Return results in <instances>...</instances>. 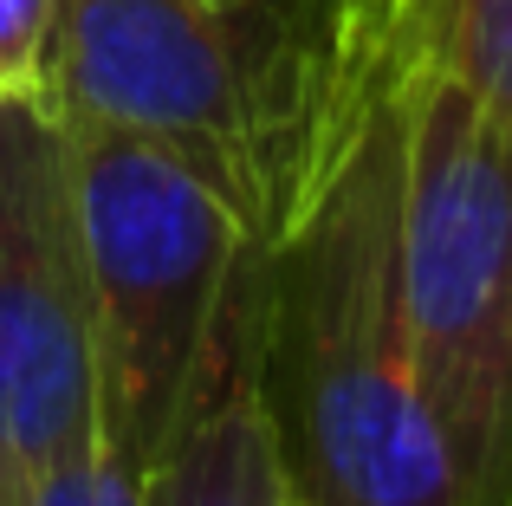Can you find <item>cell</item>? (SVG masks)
<instances>
[{
    "mask_svg": "<svg viewBox=\"0 0 512 506\" xmlns=\"http://www.w3.org/2000/svg\"><path fill=\"white\" fill-rule=\"evenodd\" d=\"M370 0H65L52 117L175 150L273 247L396 91Z\"/></svg>",
    "mask_w": 512,
    "mask_h": 506,
    "instance_id": "obj_1",
    "label": "cell"
},
{
    "mask_svg": "<svg viewBox=\"0 0 512 506\" xmlns=\"http://www.w3.org/2000/svg\"><path fill=\"white\" fill-rule=\"evenodd\" d=\"M253 377L286 455L292 500L454 506L402 318L396 91L376 104L299 228L260 247Z\"/></svg>",
    "mask_w": 512,
    "mask_h": 506,
    "instance_id": "obj_2",
    "label": "cell"
},
{
    "mask_svg": "<svg viewBox=\"0 0 512 506\" xmlns=\"http://www.w3.org/2000/svg\"><path fill=\"white\" fill-rule=\"evenodd\" d=\"M59 130L98 344V435L143 474L182 422L260 241L163 143L78 117Z\"/></svg>",
    "mask_w": 512,
    "mask_h": 506,
    "instance_id": "obj_3",
    "label": "cell"
},
{
    "mask_svg": "<svg viewBox=\"0 0 512 506\" xmlns=\"http://www.w3.org/2000/svg\"><path fill=\"white\" fill-rule=\"evenodd\" d=\"M402 318L454 506H512V143L402 52Z\"/></svg>",
    "mask_w": 512,
    "mask_h": 506,
    "instance_id": "obj_4",
    "label": "cell"
},
{
    "mask_svg": "<svg viewBox=\"0 0 512 506\" xmlns=\"http://www.w3.org/2000/svg\"><path fill=\"white\" fill-rule=\"evenodd\" d=\"M91 442L98 344L65 130L39 104H0V506Z\"/></svg>",
    "mask_w": 512,
    "mask_h": 506,
    "instance_id": "obj_5",
    "label": "cell"
},
{
    "mask_svg": "<svg viewBox=\"0 0 512 506\" xmlns=\"http://www.w3.org/2000/svg\"><path fill=\"white\" fill-rule=\"evenodd\" d=\"M253 331H260V253L214 331L182 422L143 468V506H292L286 455L253 377Z\"/></svg>",
    "mask_w": 512,
    "mask_h": 506,
    "instance_id": "obj_6",
    "label": "cell"
},
{
    "mask_svg": "<svg viewBox=\"0 0 512 506\" xmlns=\"http://www.w3.org/2000/svg\"><path fill=\"white\" fill-rule=\"evenodd\" d=\"M402 52L441 65L512 143V0H396Z\"/></svg>",
    "mask_w": 512,
    "mask_h": 506,
    "instance_id": "obj_7",
    "label": "cell"
},
{
    "mask_svg": "<svg viewBox=\"0 0 512 506\" xmlns=\"http://www.w3.org/2000/svg\"><path fill=\"white\" fill-rule=\"evenodd\" d=\"M65 0H0V104L52 111Z\"/></svg>",
    "mask_w": 512,
    "mask_h": 506,
    "instance_id": "obj_8",
    "label": "cell"
},
{
    "mask_svg": "<svg viewBox=\"0 0 512 506\" xmlns=\"http://www.w3.org/2000/svg\"><path fill=\"white\" fill-rule=\"evenodd\" d=\"M20 506H143V474L111 442H91L52 474H39Z\"/></svg>",
    "mask_w": 512,
    "mask_h": 506,
    "instance_id": "obj_9",
    "label": "cell"
},
{
    "mask_svg": "<svg viewBox=\"0 0 512 506\" xmlns=\"http://www.w3.org/2000/svg\"><path fill=\"white\" fill-rule=\"evenodd\" d=\"M370 7H376V13H383V20H389V7H383V0H370Z\"/></svg>",
    "mask_w": 512,
    "mask_h": 506,
    "instance_id": "obj_10",
    "label": "cell"
},
{
    "mask_svg": "<svg viewBox=\"0 0 512 506\" xmlns=\"http://www.w3.org/2000/svg\"><path fill=\"white\" fill-rule=\"evenodd\" d=\"M383 7H389V13H396V0H383Z\"/></svg>",
    "mask_w": 512,
    "mask_h": 506,
    "instance_id": "obj_11",
    "label": "cell"
},
{
    "mask_svg": "<svg viewBox=\"0 0 512 506\" xmlns=\"http://www.w3.org/2000/svg\"><path fill=\"white\" fill-rule=\"evenodd\" d=\"M292 506H305V500H292Z\"/></svg>",
    "mask_w": 512,
    "mask_h": 506,
    "instance_id": "obj_12",
    "label": "cell"
}]
</instances>
